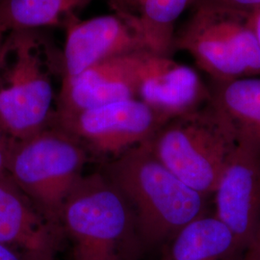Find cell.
<instances>
[{"label": "cell", "instance_id": "obj_1", "mask_svg": "<svg viewBox=\"0 0 260 260\" xmlns=\"http://www.w3.org/2000/svg\"><path fill=\"white\" fill-rule=\"evenodd\" d=\"M103 173L129 203L144 247L166 243L207 214V196L165 167L148 141L114 158Z\"/></svg>", "mask_w": 260, "mask_h": 260}, {"label": "cell", "instance_id": "obj_2", "mask_svg": "<svg viewBox=\"0 0 260 260\" xmlns=\"http://www.w3.org/2000/svg\"><path fill=\"white\" fill-rule=\"evenodd\" d=\"M60 221L73 260H138L145 248L129 203L103 173L80 178Z\"/></svg>", "mask_w": 260, "mask_h": 260}, {"label": "cell", "instance_id": "obj_3", "mask_svg": "<svg viewBox=\"0 0 260 260\" xmlns=\"http://www.w3.org/2000/svg\"><path fill=\"white\" fill-rule=\"evenodd\" d=\"M39 30L6 38L7 54L1 69L0 130L15 141L26 139L50 123L54 91L50 75H60L61 52Z\"/></svg>", "mask_w": 260, "mask_h": 260}, {"label": "cell", "instance_id": "obj_4", "mask_svg": "<svg viewBox=\"0 0 260 260\" xmlns=\"http://www.w3.org/2000/svg\"><path fill=\"white\" fill-rule=\"evenodd\" d=\"M155 157L197 192L213 194L238 143L233 124L211 101L163 124L148 141Z\"/></svg>", "mask_w": 260, "mask_h": 260}, {"label": "cell", "instance_id": "obj_5", "mask_svg": "<svg viewBox=\"0 0 260 260\" xmlns=\"http://www.w3.org/2000/svg\"><path fill=\"white\" fill-rule=\"evenodd\" d=\"M86 162L83 144L51 120L36 134L16 141L8 175L48 220L61 224L63 205L83 177Z\"/></svg>", "mask_w": 260, "mask_h": 260}, {"label": "cell", "instance_id": "obj_6", "mask_svg": "<svg viewBox=\"0 0 260 260\" xmlns=\"http://www.w3.org/2000/svg\"><path fill=\"white\" fill-rule=\"evenodd\" d=\"M216 81L260 75V47L251 13L201 4L175 38Z\"/></svg>", "mask_w": 260, "mask_h": 260}, {"label": "cell", "instance_id": "obj_7", "mask_svg": "<svg viewBox=\"0 0 260 260\" xmlns=\"http://www.w3.org/2000/svg\"><path fill=\"white\" fill-rule=\"evenodd\" d=\"M53 121L94 152L115 157L149 141L166 122L138 99L109 103L72 114H57Z\"/></svg>", "mask_w": 260, "mask_h": 260}, {"label": "cell", "instance_id": "obj_8", "mask_svg": "<svg viewBox=\"0 0 260 260\" xmlns=\"http://www.w3.org/2000/svg\"><path fill=\"white\" fill-rule=\"evenodd\" d=\"M215 217L232 232L241 259L260 224V149L238 138L215 188Z\"/></svg>", "mask_w": 260, "mask_h": 260}, {"label": "cell", "instance_id": "obj_9", "mask_svg": "<svg viewBox=\"0 0 260 260\" xmlns=\"http://www.w3.org/2000/svg\"><path fill=\"white\" fill-rule=\"evenodd\" d=\"M63 28L66 39L60 60L62 83L106 59L149 51L136 20L115 13L89 19L74 16Z\"/></svg>", "mask_w": 260, "mask_h": 260}, {"label": "cell", "instance_id": "obj_10", "mask_svg": "<svg viewBox=\"0 0 260 260\" xmlns=\"http://www.w3.org/2000/svg\"><path fill=\"white\" fill-rule=\"evenodd\" d=\"M66 240L62 225L48 220L9 175L0 178V243L22 260H55Z\"/></svg>", "mask_w": 260, "mask_h": 260}, {"label": "cell", "instance_id": "obj_11", "mask_svg": "<svg viewBox=\"0 0 260 260\" xmlns=\"http://www.w3.org/2000/svg\"><path fill=\"white\" fill-rule=\"evenodd\" d=\"M138 100L167 122L204 106L211 93L192 68L145 50L140 54Z\"/></svg>", "mask_w": 260, "mask_h": 260}, {"label": "cell", "instance_id": "obj_12", "mask_svg": "<svg viewBox=\"0 0 260 260\" xmlns=\"http://www.w3.org/2000/svg\"><path fill=\"white\" fill-rule=\"evenodd\" d=\"M141 52L106 59L61 84L55 113L72 114L138 99Z\"/></svg>", "mask_w": 260, "mask_h": 260}, {"label": "cell", "instance_id": "obj_13", "mask_svg": "<svg viewBox=\"0 0 260 260\" xmlns=\"http://www.w3.org/2000/svg\"><path fill=\"white\" fill-rule=\"evenodd\" d=\"M234 236L219 219L205 215L188 223L169 241L161 260H237Z\"/></svg>", "mask_w": 260, "mask_h": 260}, {"label": "cell", "instance_id": "obj_14", "mask_svg": "<svg viewBox=\"0 0 260 260\" xmlns=\"http://www.w3.org/2000/svg\"><path fill=\"white\" fill-rule=\"evenodd\" d=\"M94 0H0V44L13 33L64 27Z\"/></svg>", "mask_w": 260, "mask_h": 260}, {"label": "cell", "instance_id": "obj_15", "mask_svg": "<svg viewBox=\"0 0 260 260\" xmlns=\"http://www.w3.org/2000/svg\"><path fill=\"white\" fill-rule=\"evenodd\" d=\"M211 103L233 124L238 138L260 149V78L247 76L217 81Z\"/></svg>", "mask_w": 260, "mask_h": 260}, {"label": "cell", "instance_id": "obj_16", "mask_svg": "<svg viewBox=\"0 0 260 260\" xmlns=\"http://www.w3.org/2000/svg\"><path fill=\"white\" fill-rule=\"evenodd\" d=\"M136 20L148 49L170 55L175 43V23L194 0H122Z\"/></svg>", "mask_w": 260, "mask_h": 260}, {"label": "cell", "instance_id": "obj_17", "mask_svg": "<svg viewBox=\"0 0 260 260\" xmlns=\"http://www.w3.org/2000/svg\"><path fill=\"white\" fill-rule=\"evenodd\" d=\"M193 4L215 5L247 13H253L260 8V0H194Z\"/></svg>", "mask_w": 260, "mask_h": 260}, {"label": "cell", "instance_id": "obj_18", "mask_svg": "<svg viewBox=\"0 0 260 260\" xmlns=\"http://www.w3.org/2000/svg\"><path fill=\"white\" fill-rule=\"evenodd\" d=\"M16 141L0 130V178L8 175L10 159Z\"/></svg>", "mask_w": 260, "mask_h": 260}, {"label": "cell", "instance_id": "obj_19", "mask_svg": "<svg viewBox=\"0 0 260 260\" xmlns=\"http://www.w3.org/2000/svg\"><path fill=\"white\" fill-rule=\"evenodd\" d=\"M240 260H260V224Z\"/></svg>", "mask_w": 260, "mask_h": 260}, {"label": "cell", "instance_id": "obj_20", "mask_svg": "<svg viewBox=\"0 0 260 260\" xmlns=\"http://www.w3.org/2000/svg\"><path fill=\"white\" fill-rule=\"evenodd\" d=\"M107 2V4L110 6V8L113 10V12L119 16L124 17V18H128L132 19V17H130L127 10L125 9L124 4L122 2V0H105Z\"/></svg>", "mask_w": 260, "mask_h": 260}, {"label": "cell", "instance_id": "obj_21", "mask_svg": "<svg viewBox=\"0 0 260 260\" xmlns=\"http://www.w3.org/2000/svg\"><path fill=\"white\" fill-rule=\"evenodd\" d=\"M0 260H22L17 251L0 243Z\"/></svg>", "mask_w": 260, "mask_h": 260}, {"label": "cell", "instance_id": "obj_22", "mask_svg": "<svg viewBox=\"0 0 260 260\" xmlns=\"http://www.w3.org/2000/svg\"><path fill=\"white\" fill-rule=\"evenodd\" d=\"M251 19H252V25H253V29L260 47V8L251 13Z\"/></svg>", "mask_w": 260, "mask_h": 260}, {"label": "cell", "instance_id": "obj_23", "mask_svg": "<svg viewBox=\"0 0 260 260\" xmlns=\"http://www.w3.org/2000/svg\"><path fill=\"white\" fill-rule=\"evenodd\" d=\"M6 54H7V42L5 40L4 43L0 44V71H1V69L3 67L4 62H5Z\"/></svg>", "mask_w": 260, "mask_h": 260}]
</instances>
